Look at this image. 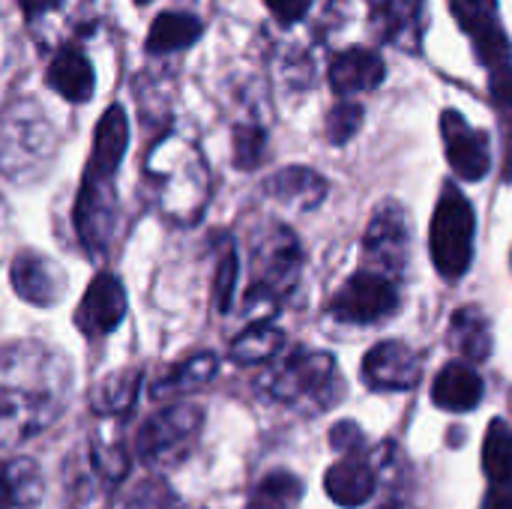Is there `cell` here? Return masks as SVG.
Segmentation results:
<instances>
[{
    "instance_id": "6da1fadb",
    "label": "cell",
    "mask_w": 512,
    "mask_h": 509,
    "mask_svg": "<svg viewBox=\"0 0 512 509\" xmlns=\"http://www.w3.org/2000/svg\"><path fill=\"white\" fill-rule=\"evenodd\" d=\"M66 381L63 360L39 345L0 351V444L45 429L60 414Z\"/></svg>"
},
{
    "instance_id": "7a4b0ae2",
    "label": "cell",
    "mask_w": 512,
    "mask_h": 509,
    "mask_svg": "<svg viewBox=\"0 0 512 509\" xmlns=\"http://www.w3.org/2000/svg\"><path fill=\"white\" fill-rule=\"evenodd\" d=\"M429 246L441 276L459 279L468 273L474 258V207L456 186H447L435 207Z\"/></svg>"
},
{
    "instance_id": "3957f363",
    "label": "cell",
    "mask_w": 512,
    "mask_h": 509,
    "mask_svg": "<svg viewBox=\"0 0 512 509\" xmlns=\"http://www.w3.org/2000/svg\"><path fill=\"white\" fill-rule=\"evenodd\" d=\"M204 414L195 405H171L153 414L138 435V456L150 468L180 465L198 444Z\"/></svg>"
},
{
    "instance_id": "277c9868",
    "label": "cell",
    "mask_w": 512,
    "mask_h": 509,
    "mask_svg": "<svg viewBox=\"0 0 512 509\" xmlns=\"http://www.w3.org/2000/svg\"><path fill=\"white\" fill-rule=\"evenodd\" d=\"M333 378L336 366L330 354L300 348L264 378V387L276 402L294 405L303 399H321V393L333 387Z\"/></svg>"
},
{
    "instance_id": "5b68a950",
    "label": "cell",
    "mask_w": 512,
    "mask_h": 509,
    "mask_svg": "<svg viewBox=\"0 0 512 509\" xmlns=\"http://www.w3.org/2000/svg\"><path fill=\"white\" fill-rule=\"evenodd\" d=\"M396 306L399 291L393 279L363 270L336 291V297L330 300V315L342 324H375L393 315Z\"/></svg>"
},
{
    "instance_id": "8992f818",
    "label": "cell",
    "mask_w": 512,
    "mask_h": 509,
    "mask_svg": "<svg viewBox=\"0 0 512 509\" xmlns=\"http://www.w3.org/2000/svg\"><path fill=\"white\" fill-rule=\"evenodd\" d=\"M363 255L372 267L369 273H378L387 279H393V273L402 276L408 264V228H405V213L399 204H384L372 216Z\"/></svg>"
},
{
    "instance_id": "52a82bcc",
    "label": "cell",
    "mask_w": 512,
    "mask_h": 509,
    "mask_svg": "<svg viewBox=\"0 0 512 509\" xmlns=\"http://www.w3.org/2000/svg\"><path fill=\"white\" fill-rule=\"evenodd\" d=\"M441 135L447 144V159L453 165V171L462 180H483L492 156H489V138L483 132H477L462 114L447 111L441 117Z\"/></svg>"
},
{
    "instance_id": "ba28073f",
    "label": "cell",
    "mask_w": 512,
    "mask_h": 509,
    "mask_svg": "<svg viewBox=\"0 0 512 509\" xmlns=\"http://www.w3.org/2000/svg\"><path fill=\"white\" fill-rule=\"evenodd\" d=\"M123 315H126V291L120 279L102 273L90 282L87 294L81 297L75 321L87 336H105L120 327Z\"/></svg>"
},
{
    "instance_id": "9c48e42d",
    "label": "cell",
    "mask_w": 512,
    "mask_h": 509,
    "mask_svg": "<svg viewBox=\"0 0 512 509\" xmlns=\"http://www.w3.org/2000/svg\"><path fill=\"white\" fill-rule=\"evenodd\" d=\"M363 378L375 390H411L420 381V357L405 342H381L363 357Z\"/></svg>"
},
{
    "instance_id": "30bf717a",
    "label": "cell",
    "mask_w": 512,
    "mask_h": 509,
    "mask_svg": "<svg viewBox=\"0 0 512 509\" xmlns=\"http://www.w3.org/2000/svg\"><path fill=\"white\" fill-rule=\"evenodd\" d=\"M9 276H12L15 294L33 306H54L63 297V273L57 270L54 261L36 252H21L12 261Z\"/></svg>"
},
{
    "instance_id": "8fae6325",
    "label": "cell",
    "mask_w": 512,
    "mask_h": 509,
    "mask_svg": "<svg viewBox=\"0 0 512 509\" xmlns=\"http://www.w3.org/2000/svg\"><path fill=\"white\" fill-rule=\"evenodd\" d=\"M126 147H129V120H126V111H123L120 105H111V108L99 117V123H96L87 180L108 183L111 174L120 168Z\"/></svg>"
},
{
    "instance_id": "7c38bea8",
    "label": "cell",
    "mask_w": 512,
    "mask_h": 509,
    "mask_svg": "<svg viewBox=\"0 0 512 509\" xmlns=\"http://www.w3.org/2000/svg\"><path fill=\"white\" fill-rule=\"evenodd\" d=\"M75 228L90 252H102L114 228V204L105 195V183L87 180L75 207Z\"/></svg>"
},
{
    "instance_id": "4fadbf2b",
    "label": "cell",
    "mask_w": 512,
    "mask_h": 509,
    "mask_svg": "<svg viewBox=\"0 0 512 509\" xmlns=\"http://www.w3.org/2000/svg\"><path fill=\"white\" fill-rule=\"evenodd\" d=\"M483 399V378L468 363H450L438 372L432 387V402L444 411L462 414L477 408Z\"/></svg>"
},
{
    "instance_id": "5bb4252c",
    "label": "cell",
    "mask_w": 512,
    "mask_h": 509,
    "mask_svg": "<svg viewBox=\"0 0 512 509\" xmlns=\"http://www.w3.org/2000/svg\"><path fill=\"white\" fill-rule=\"evenodd\" d=\"M327 495L339 504V507H363L372 495H375V471L369 462L345 456L342 462H336L327 471Z\"/></svg>"
},
{
    "instance_id": "9a60e30c",
    "label": "cell",
    "mask_w": 512,
    "mask_h": 509,
    "mask_svg": "<svg viewBox=\"0 0 512 509\" xmlns=\"http://www.w3.org/2000/svg\"><path fill=\"white\" fill-rule=\"evenodd\" d=\"M384 81V60L366 48H348L330 63V84L336 93H357Z\"/></svg>"
},
{
    "instance_id": "2e32d148",
    "label": "cell",
    "mask_w": 512,
    "mask_h": 509,
    "mask_svg": "<svg viewBox=\"0 0 512 509\" xmlns=\"http://www.w3.org/2000/svg\"><path fill=\"white\" fill-rule=\"evenodd\" d=\"M48 84L69 102H87L96 90V75L81 51H60L48 66Z\"/></svg>"
},
{
    "instance_id": "e0dca14e",
    "label": "cell",
    "mask_w": 512,
    "mask_h": 509,
    "mask_svg": "<svg viewBox=\"0 0 512 509\" xmlns=\"http://www.w3.org/2000/svg\"><path fill=\"white\" fill-rule=\"evenodd\" d=\"M270 192L285 204H294L300 210H315L327 195V180L318 177L312 168H285L270 180Z\"/></svg>"
},
{
    "instance_id": "ac0fdd59",
    "label": "cell",
    "mask_w": 512,
    "mask_h": 509,
    "mask_svg": "<svg viewBox=\"0 0 512 509\" xmlns=\"http://www.w3.org/2000/svg\"><path fill=\"white\" fill-rule=\"evenodd\" d=\"M201 36V21L186 12H162L147 33V51L153 54H168L192 45Z\"/></svg>"
},
{
    "instance_id": "d6986e66",
    "label": "cell",
    "mask_w": 512,
    "mask_h": 509,
    "mask_svg": "<svg viewBox=\"0 0 512 509\" xmlns=\"http://www.w3.org/2000/svg\"><path fill=\"white\" fill-rule=\"evenodd\" d=\"M450 336L468 363H480L492 351V330H489V321L480 309H459L453 315Z\"/></svg>"
},
{
    "instance_id": "ffe728a7",
    "label": "cell",
    "mask_w": 512,
    "mask_h": 509,
    "mask_svg": "<svg viewBox=\"0 0 512 509\" xmlns=\"http://www.w3.org/2000/svg\"><path fill=\"white\" fill-rule=\"evenodd\" d=\"M285 345V336L282 330H276L273 324L261 321L255 327H249L246 333H240L231 345V357L240 363V366H252V363H267L273 360Z\"/></svg>"
},
{
    "instance_id": "44dd1931",
    "label": "cell",
    "mask_w": 512,
    "mask_h": 509,
    "mask_svg": "<svg viewBox=\"0 0 512 509\" xmlns=\"http://www.w3.org/2000/svg\"><path fill=\"white\" fill-rule=\"evenodd\" d=\"M138 387H141V369H120L96 387L93 408L99 414H126L135 405Z\"/></svg>"
},
{
    "instance_id": "7402d4cb",
    "label": "cell",
    "mask_w": 512,
    "mask_h": 509,
    "mask_svg": "<svg viewBox=\"0 0 512 509\" xmlns=\"http://www.w3.org/2000/svg\"><path fill=\"white\" fill-rule=\"evenodd\" d=\"M300 498H303L300 477H294L288 471H276V474H267L252 489L246 509H291Z\"/></svg>"
},
{
    "instance_id": "603a6c76",
    "label": "cell",
    "mask_w": 512,
    "mask_h": 509,
    "mask_svg": "<svg viewBox=\"0 0 512 509\" xmlns=\"http://www.w3.org/2000/svg\"><path fill=\"white\" fill-rule=\"evenodd\" d=\"M483 468L495 486L512 480V429L504 420H495L486 429V444H483Z\"/></svg>"
},
{
    "instance_id": "cb8c5ba5",
    "label": "cell",
    "mask_w": 512,
    "mask_h": 509,
    "mask_svg": "<svg viewBox=\"0 0 512 509\" xmlns=\"http://www.w3.org/2000/svg\"><path fill=\"white\" fill-rule=\"evenodd\" d=\"M216 369H219L216 354H198V357H192V360L180 363V366H177L165 381H159V384H156V390H153V396L159 399V396H171V393L198 390V387H204V384L216 375Z\"/></svg>"
},
{
    "instance_id": "d4e9b609",
    "label": "cell",
    "mask_w": 512,
    "mask_h": 509,
    "mask_svg": "<svg viewBox=\"0 0 512 509\" xmlns=\"http://www.w3.org/2000/svg\"><path fill=\"white\" fill-rule=\"evenodd\" d=\"M36 483V468L27 462L0 471V509H33Z\"/></svg>"
},
{
    "instance_id": "484cf974",
    "label": "cell",
    "mask_w": 512,
    "mask_h": 509,
    "mask_svg": "<svg viewBox=\"0 0 512 509\" xmlns=\"http://www.w3.org/2000/svg\"><path fill=\"white\" fill-rule=\"evenodd\" d=\"M450 9L468 33H480V30L498 24L495 21L498 0H450Z\"/></svg>"
},
{
    "instance_id": "4316f807",
    "label": "cell",
    "mask_w": 512,
    "mask_h": 509,
    "mask_svg": "<svg viewBox=\"0 0 512 509\" xmlns=\"http://www.w3.org/2000/svg\"><path fill=\"white\" fill-rule=\"evenodd\" d=\"M360 123H363V108L354 102H339L327 117V138L333 144H345L357 135Z\"/></svg>"
},
{
    "instance_id": "83f0119b",
    "label": "cell",
    "mask_w": 512,
    "mask_h": 509,
    "mask_svg": "<svg viewBox=\"0 0 512 509\" xmlns=\"http://www.w3.org/2000/svg\"><path fill=\"white\" fill-rule=\"evenodd\" d=\"M474 48H477V57L486 66H498L501 69L510 60V42H507V36H504V30L498 24L474 33Z\"/></svg>"
},
{
    "instance_id": "f1b7e54d",
    "label": "cell",
    "mask_w": 512,
    "mask_h": 509,
    "mask_svg": "<svg viewBox=\"0 0 512 509\" xmlns=\"http://www.w3.org/2000/svg\"><path fill=\"white\" fill-rule=\"evenodd\" d=\"M264 156V132L255 126H240L234 132V162L237 168H255Z\"/></svg>"
},
{
    "instance_id": "f546056e",
    "label": "cell",
    "mask_w": 512,
    "mask_h": 509,
    "mask_svg": "<svg viewBox=\"0 0 512 509\" xmlns=\"http://www.w3.org/2000/svg\"><path fill=\"white\" fill-rule=\"evenodd\" d=\"M171 492L159 480H147L138 489H132L114 509H168Z\"/></svg>"
},
{
    "instance_id": "4dcf8cb0",
    "label": "cell",
    "mask_w": 512,
    "mask_h": 509,
    "mask_svg": "<svg viewBox=\"0 0 512 509\" xmlns=\"http://www.w3.org/2000/svg\"><path fill=\"white\" fill-rule=\"evenodd\" d=\"M234 285H237V255L228 249L219 261L216 279H213V291H216V309L228 312L231 309V297H234Z\"/></svg>"
},
{
    "instance_id": "1f68e13d",
    "label": "cell",
    "mask_w": 512,
    "mask_h": 509,
    "mask_svg": "<svg viewBox=\"0 0 512 509\" xmlns=\"http://www.w3.org/2000/svg\"><path fill=\"white\" fill-rule=\"evenodd\" d=\"M330 444H333V450L351 456V453L363 444L360 426H357V423H336V426L330 429Z\"/></svg>"
},
{
    "instance_id": "d6a6232c",
    "label": "cell",
    "mask_w": 512,
    "mask_h": 509,
    "mask_svg": "<svg viewBox=\"0 0 512 509\" xmlns=\"http://www.w3.org/2000/svg\"><path fill=\"white\" fill-rule=\"evenodd\" d=\"M273 15H279L282 21H300L306 15V9L312 6V0H264Z\"/></svg>"
},
{
    "instance_id": "836d02e7",
    "label": "cell",
    "mask_w": 512,
    "mask_h": 509,
    "mask_svg": "<svg viewBox=\"0 0 512 509\" xmlns=\"http://www.w3.org/2000/svg\"><path fill=\"white\" fill-rule=\"evenodd\" d=\"M492 93H495V99H498V102L512 105V69L510 66H501V69L495 72V78H492Z\"/></svg>"
},
{
    "instance_id": "e575fe53",
    "label": "cell",
    "mask_w": 512,
    "mask_h": 509,
    "mask_svg": "<svg viewBox=\"0 0 512 509\" xmlns=\"http://www.w3.org/2000/svg\"><path fill=\"white\" fill-rule=\"evenodd\" d=\"M486 509H512V480L495 486V492L486 501Z\"/></svg>"
},
{
    "instance_id": "d590c367",
    "label": "cell",
    "mask_w": 512,
    "mask_h": 509,
    "mask_svg": "<svg viewBox=\"0 0 512 509\" xmlns=\"http://www.w3.org/2000/svg\"><path fill=\"white\" fill-rule=\"evenodd\" d=\"M57 3H60V0H18L21 12H24L27 18H36V15H42V12H51V9H57Z\"/></svg>"
},
{
    "instance_id": "8d00e7d4",
    "label": "cell",
    "mask_w": 512,
    "mask_h": 509,
    "mask_svg": "<svg viewBox=\"0 0 512 509\" xmlns=\"http://www.w3.org/2000/svg\"><path fill=\"white\" fill-rule=\"evenodd\" d=\"M135 3H150V0H135Z\"/></svg>"
}]
</instances>
